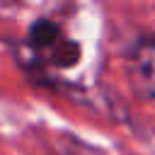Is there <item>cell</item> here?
I'll use <instances>...</instances> for the list:
<instances>
[{
	"mask_svg": "<svg viewBox=\"0 0 155 155\" xmlns=\"http://www.w3.org/2000/svg\"><path fill=\"white\" fill-rule=\"evenodd\" d=\"M29 44L39 53H51V61L58 65H73L80 58V46L61 36V27L51 19H36L29 27Z\"/></svg>",
	"mask_w": 155,
	"mask_h": 155,
	"instance_id": "obj_1",
	"label": "cell"
},
{
	"mask_svg": "<svg viewBox=\"0 0 155 155\" xmlns=\"http://www.w3.org/2000/svg\"><path fill=\"white\" fill-rule=\"evenodd\" d=\"M128 68H131V80H133V87L155 99V36H148V39H140L131 53V61H128Z\"/></svg>",
	"mask_w": 155,
	"mask_h": 155,
	"instance_id": "obj_2",
	"label": "cell"
}]
</instances>
